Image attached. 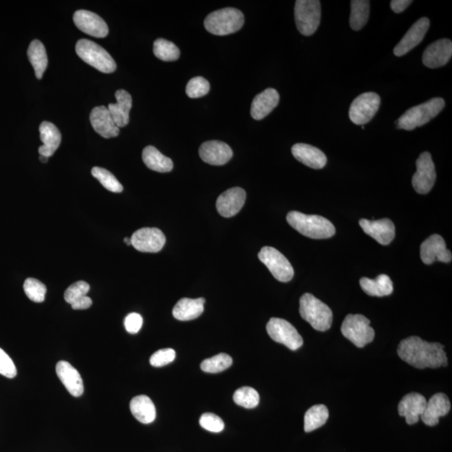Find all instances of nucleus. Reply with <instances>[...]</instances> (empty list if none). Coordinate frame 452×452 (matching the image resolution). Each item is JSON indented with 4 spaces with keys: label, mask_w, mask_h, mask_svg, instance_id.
<instances>
[{
    "label": "nucleus",
    "mask_w": 452,
    "mask_h": 452,
    "mask_svg": "<svg viewBox=\"0 0 452 452\" xmlns=\"http://www.w3.org/2000/svg\"><path fill=\"white\" fill-rule=\"evenodd\" d=\"M397 353L403 361L416 368H437L448 364L444 346L417 336L408 337L399 343Z\"/></svg>",
    "instance_id": "nucleus-1"
},
{
    "label": "nucleus",
    "mask_w": 452,
    "mask_h": 452,
    "mask_svg": "<svg viewBox=\"0 0 452 452\" xmlns=\"http://www.w3.org/2000/svg\"><path fill=\"white\" fill-rule=\"evenodd\" d=\"M286 220L293 229L308 238L328 239L336 233L334 225L328 219L319 215H308L298 211H291Z\"/></svg>",
    "instance_id": "nucleus-2"
},
{
    "label": "nucleus",
    "mask_w": 452,
    "mask_h": 452,
    "mask_svg": "<svg viewBox=\"0 0 452 452\" xmlns=\"http://www.w3.org/2000/svg\"><path fill=\"white\" fill-rule=\"evenodd\" d=\"M300 315L317 331L325 332L331 328L333 312L328 305L310 293L300 298Z\"/></svg>",
    "instance_id": "nucleus-3"
},
{
    "label": "nucleus",
    "mask_w": 452,
    "mask_h": 452,
    "mask_svg": "<svg viewBox=\"0 0 452 452\" xmlns=\"http://www.w3.org/2000/svg\"><path fill=\"white\" fill-rule=\"evenodd\" d=\"M445 107V101L441 98H434L408 109L397 121V128L411 130L421 127L436 117Z\"/></svg>",
    "instance_id": "nucleus-4"
},
{
    "label": "nucleus",
    "mask_w": 452,
    "mask_h": 452,
    "mask_svg": "<svg viewBox=\"0 0 452 452\" xmlns=\"http://www.w3.org/2000/svg\"><path fill=\"white\" fill-rule=\"evenodd\" d=\"M245 23V17L241 11L225 8L208 15L204 20V27L215 36H228L236 33Z\"/></svg>",
    "instance_id": "nucleus-5"
},
{
    "label": "nucleus",
    "mask_w": 452,
    "mask_h": 452,
    "mask_svg": "<svg viewBox=\"0 0 452 452\" xmlns=\"http://www.w3.org/2000/svg\"><path fill=\"white\" fill-rule=\"evenodd\" d=\"M78 56L86 64L103 73H112L116 71L117 64L111 55L101 46L93 41L81 39L76 45Z\"/></svg>",
    "instance_id": "nucleus-6"
},
{
    "label": "nucleus",
    "mask_w": 452,
    "mask_h": 452,
    "mask_svg": "<svg viewBox=\"0 0 452 452\" xmlns=\"http://www.w3.org/2000/svg\"><path fill=\"white\" fill-rule=\"evenodd\" d=\"M294 14L298 32L303 36H310L320 25L321 2L319 0H298Z\"/></svg>",
    "instance_id": "nucleus-7"
},
{
    "label": "nucleus",
    "mask_w": 452,
    "mask_h": 452,
    "mask_svg": "<svg viewBox=\"0 0 452 452\" xmlns=\"http://www.w3.org/2000/svg\"><path fill=\"white\" fill-rule=\"evenodd\" d=\"M371 321L361 314H349L343 320L341 332L356 347H364L375 338V333L371 326Z\"/></svg>",
    "instance_id": "nucleus-8"
},
{
    "label": "nucleus",
    "mask_w": 452,
    "mask_h": 452,
    "mask_svg": "<svg viewBox=\"0 0 452 452\" xmlns=\"http://www.w3.org/2000/svg\"><path fill=\"white\" fill-rule=\"evenodd\" d=\"M258 258L277 280L281 282H288L293 279V267L289 260L279 251L271 246H265L259 252Z\"/></svg>",
    "instance_id": "nucleus-9"
},
{
    "label": "nucleus",
    "mask_w": 452,
    "mask_h": 452,
    "mask_svg": "<svg viewBox=\"0 0 452 452\" xmlns=\"http://www.w3.org/2000/svg\"><path fill=\"white\" fill-rule=\"evenodd\" d=\"M267 331L274 341L281 343L291 350H298L303 345V339L298 330L284 319L272 317L268 321Z\"/></svg>",
    "instance_id": "nucleus-10"
},
{
    "label": "nucleus",
    "mask_w": 452,
    "mask_h": 452,
    "mask_svg": "<svg viewBox=\"0 0 452 452\" xmlns=\"http://www.w3.org/2000/svg\"><path fill=\"white\" fill-rule=\"evenodd\" d=\"M380 97L375 93H365L354 100L350 108V119L356 125L364 126L371 121L379 110Z\"/></svg>",
    "instance_id": "nucleus-11"
},
{
    "label": "nucleus",
    "mask_w": 452,
    "mask_h": 452,
    "mask_svg": "<svg viewBox=\"0 0 452 452\" xmlns=\"http://www.w3.org/2000/svg\"><path fill=\"white\" fill-rule=\"evenodd\" d=\"M416 172L412 178L413 188L420 194H427L432 190L437 180L436 168L428 152H425L416 160Z\"/></svg>",
    "instance_id": "nucleus-12"
},
{
    "label": "nucleus",
    "mask_w": 452,
    "mask_h": 452,
    "mask_svg": "<svg viewBox=\"0 0 452 452\" xmlns=\"http://www.w3.org/2000/svg\"><path fill=\"white\" fill-rule=\"evenodd\" d=\"M131 242L138 251L156 253L163 249L166 238L158 228H142L133 233Z\"/></svg>",
    "instance_id": "nucleus-13"
},
{
    "label": "nucleus",
    "mask_w": 452,
    "mask_h": 452,
    "mask_svg": "<svg viewBox=\"0 0 452 452\" xmlns=\"http://www.w3.org/2000/svg\"><path fill=\"white\" fill-rule=\"evenodd\" d=\"M420 258L425 265L441 262L449 263L451 262V252L446 249V241L439 234H432L420 246Z\"/></svg>",
    "instance_id": "nucleus-14"
},
{
    "label": "nucleus",
    "mask_w": 452,
    "mask_h": 452,
    "mask_svg": "<svg viewBox=\"0 0 452 452\" xmlns=\"http://www.w3.org/2000/svg\"><path fill=\"white\" fill-rule=\"evenodd\" d=\"M73 21L78 29L91 36L104 38L109 32L105 21L93 12L84 10L77 11L74 14Z\"/></svg>",
    "instance_id": "nucleus-15"
},
{
    "label": "nucleus",
    "mask_w": 452,
    "mask_h": 452,
    "mask_svg": "<svg viewBox=\"0 0 452 452\" xmlns=\"http://www.w3.org/2000/svg\"><path fill=\"white\" fill-rule=\"evenodd\" d=\"M246 199V191L239 187L226 190L217 199V211L221 216L230 218L241 211Z\"/></svg>",
    "instance_id": "nucleus-16"
},
{
    "label": "nucleus",
    "mask_w": 452,
    "mask_h": 452,
    "mask_svg": "<svg viewBox=\"0 0 452 452\" xmlns=\"http://www.w3.org/2000/svg\"><path fill=\"white\" fill-rule=\"evenodd\" d=\"M452 55V42L441 39L430 44L424 51L423 62L425 67L434 69L445 66Z\"/></svg>",
    "instance_id": "nucleus-17"
},
{
    "label": "nucleus",
    "mask_w": 452,
    "mask_h": 452,
    "mask_svg": "<svg viewBox=\"0 0 452 452\" xmlns=\"http://www.w3.org/2000/svg\"><path fill=\"white\" fill-rule=\"evenodd\" d=\"M430 27V20L427 17H423L416 21L410 29L408 30L405 36L399 42V44L394 47V54L398 58L405 55L412 49L420 44L427 33Z\"/></svg>",
    "instance_id": "nucleus-18"
},
{
    "label": "nucleus",
    "mask_w": 452,
    "mask_h": 452,
    "mask_svg": "<svg viewBox=\"0 0 452 452\" xmlns=\"http://www.w3.org/2000/svg\"><path fill=\"white\" fill-rule=\"evenodd\" d=\"M199 154L204 162L215 166L227 164L233 157L232 147L217 140L204 142L199 147Z\"/></svg>",
    "instance_id": "nucleus-19"
},
{
    "label": "nucleus",
    "mask_w": 452,
    "mask_h": 452,
    "mask_svg": "<svg viewBox=\"0 0 452 452\" xmlns=\"http://www.w3.org/2000/svg\"><path fill=\"white\" fill-rule=\"evenodd\" d=\"M359 225L365 233L375 239L380 245L390 244L395 237V226L390 219L380 220L361 219L359 220Z\"/></svg>",
    "instance_id": "nucleus-20"
},
{
    "label": "nucleus",
    "mask_w": 452,
    "mask_h": 452,
    "mask_svg": "<svg viewBox=\"0 0 452 452\" xmlns=\"http://www.w3.org/2000/svg\"><path fill=\"white\" fill-rule=\"evenodd\" d=\"M90 121L95 132L104 138H115L119 135L120 128L105 106L94 107L91 112Z\"/></svg>",
    "instance_id": "nucleus-21"
},
{
    "label": "nucleus",
    "mask_w": 452,
    "mask_h": 452,
    "mask_svg": "<svg viewBox=\"0 0 452 452\" xmlns=\"http://www.w3.org/2000/svg\"><path fill=\"white\" fill-rule=\"evenodd\" d=\"M55 371L60 380L74 397H80L84 394V380L80 373L71 364L60 361L56 364Z\"/></svg>",
    "instance_id": "nucleus-22"
},
{
    "label": "nucleus",
    "mask_w": 452,
    "mask_h": 452,
    "mask_svg": "<svg viewBox=\"0 0 452 452\" xmlns=\"http://www.w3.org/2000/svg\"><path fill=\"white\" fill-rule=\"evenodd\" d=\"M427 399L423 394L410 393L404 397L398 406L399 414L406 417L408 425H414L418 423L420 416L423 414Z\"/></svg>",
    "instance_id": "nucleus-23"
},
{
    "label": "nucleus",
    "mask_w": 452,
    "mask_h": 452,
    "mask_svg": "<svg viewBox=\"0 0 452 452\" xmlns=\"http://www.w3.org/2000/svg\"><path fill=\"white\" fill-rule=\"evenodd\" d=\"M451 411V402L446 394L438 393L434 394L427 403L421 420L428 427L438 425L439 418L446 416Z\"/></svg>",
    "instance_id": "nucleus-24"
},
{
    "label": "nucleus",
    "mask_w": 452,
    "mask_h": 452,
    "mask_svg": "<svg viewBox=\"0 0 452 452\" xmlns=\"http://www.w3.org/2000/svg\"><path fill=\"white\" fill-rule=\"evenodd\" d=\"M280 101L277 91L268 88L256 95L251 103V115L255 120H262L275 109Z\"/></svg>",
    "instance_id": "nucleus-25"
},
{
    "label": "nucleus",
    "mask_w": 452,
    "mask_h": 452,
    "mask_svg": "<svg viewBox=\"0 0 452 452\" xmlns=\"http://www.w3.org/2000/svg\"><path fill=\"white\" fill-rule=\"evenodd\" d=\"M292 154L299 162L312 168L321 169L327 164L328 159L324 152L306 143L293 145Z\"/></svg>",
    "instance_id": "nucleus-26"
},
{
    "label": "nucleus",
    "mask_w": 452,
    "mask_h": 452,
    "mask_svg": "<svg viewBox=\"0 0 452 452\" xmlns=\"http://www.w3.org/2000/svg\"><path fill=\"white\" fill-rule=\"evenodd\" d=\"M116 103H110L107 109L117 127L124 128L129 124V113L133 107V99L127 91H116Z\"/></svg>",
    "instance_id": "nucleus-27"
},
{
    "label": "nucleus",
    "mask_w": 452,
    "mask_h": 452,
    "mask_svg": "<svg viewBox=\"0 0 452 452\" xmlns=\"http://www.w3.org/2000/svg\"><path fill=\"white\" fill-rule=\"evenodd\" d=\"M41 140L43 145L39 147V154L50 158L58 149L62 142V133L53 124L43 121L40 126Z\"/></svg>",
    "instance_id": "nucleus-28"
},
{
    "label": "nucleus",
    "mask_w": 452,
    "mask_h": 452,
    "mask_svg": "<svg viewBox=\"0 0 452 452\" xmlns=\"http://www.w3.org/2000/svg\"><path fill=\"white\" fill-rule=\"evenodd\" d=\"M206 299L182 298L173 310V315L180 321H190L197 319L203 314Z\"/></svg>",
    "instance_id": "nucleus-29"
},
{
    "label": "nucleus",
    "mask_w": 452,
    "mask_h": 452,
    "mask_svg": "<svg viewBox=\"0 0 452 452\" xmlns=\"http://www.w3.org/2000/svg\"><path fill=\"white\" fill-rule=\"evenodd\" d=\"M359 282L364 292L372 297H385L392 294L394 291L393 282L385 274H381L375 280L363 277Z\"/></svg>",
    "instance_id": "nucleus-30"
},
{
    "label": "nucleus",
    "mask_w": 452,
    "mask_h": 452,
    "mask_svg": "<svg viewBox=\"0 0 452 452\" xmlns=\"http://www.w3.org/2000/svg\"><path fill=\"white\" fill-rule=\"evenodd\" d=\"M130 411L135 418L142 424H150L156 418L154 404L146 395H138L130 402Z\"/></svg>",
    "instance_id": "nucleus-31"
},
{
    "label": "nucleus",
    "mask_w": 452,
    "mask_h": 452,
    "mask_svg": "<svg viewBox=\"0 0 452 452\" xmlns=\"http://www.w3.org/2000/svg\"><path fill=\"white\" fill-rule=\"evenodd\" d=\"M142 161L146 166L159 173L171 172L173 168V161L161 154L154 146H147L142 151Z\"/></svg>",
    "instance_id": "nucleus-32"
},
{
    "label": "nucleus",
    "mask_w": 452,
    "mask_h": 452,
    "mask_svg": "<svg viewBox=\"0 0 452 452\" xmlns=\"http://www.w3.org/2000/svg\"><path fill=\"white\" fill-rule=\"evenodd\" d=\"M27 54L37 79L41 80L48 66V58L44 45L40 41H33L28 48Z\"/></svg>",
    "instance_id": "nucleus-33"
},
{
    "label": "nucleus",
    "mask_w": 452,
    "mask_h": 452,
    "mask_svg": "<svg viewBox=\"0 0 452 452\" xmlns=\"http://www.w3.org/2000/svg\"><path fill=\"white\" fill-rule=\"evenodd\" d=\"M329 417L328 408L324 405L312 406L304 416V430L312 432L323 427Z\"/></svg>",
    "instance_id": "nucleus-34"
},
{
    "label": "nucleus",
    "mask_w": 452,
    "mask_h": 452,
    "mask_svg": "<svg viewBox=\"0 0 452 452\" xmlns=\"http://www.w3.org/2000/svg\"><path fill=\"white\" fill-rule=\"evenodd\" d=\"M369 7H371V2L367 0H353L351 1L350 23L352 29L358 32L367 24L369 17Z\"/></svg>",
    "instance_id": "nucleus-35"
},
{
    "label": "nucleus",
    "mask_w": 452,
    "mask_h": 452,
    "mask_svg": "<svg viewBox=\"0 0 452 452\" xmlns=\"http://www.w3.org/2000/svg\"><path fill=\"white\" fill-rule=\"evenodd\" d=\"M154 53L164 62H175L180 58V51L173 42L158 39L154 43Z\"/></svg>",
    "instance_id": "nucleus-36"
},
{
    "label": "nucleus",
    "mask_w": 452,
    "mask_h": 452,
    "mask_svg": "<svg viewBox=\"0 0 452 452\" xmlns=\"http://www.w3.org/2000/svg\"><path fill=\"white\" fill-rule=\"evenodd\" d=\"M91 175L97 179L104 188L113 193H121L124 190L123 185L117 180L112 173L105 168L94 167L91 169Z\"/></svg>",
    "instance_id": "nucleus-37"
},
{
    "label": "nucleus",
    "mask_w": 452,
    "mask_h": 452,
    "mask_svg": "<svg viewBox=\"0 0 452 452\" xmlns=\"http://www.w3.org/2000/svg\"><path fill=\"white\" fill-rule=\"evenodd\" d=\"M234 401L238 406L252 408L258 406L260 402V395L255 389L251 387H242L234 394Z\"/></svg>",
    "instance_id": "nucleus-38"
},
{
    "label": "nucleus",
    "mask_w": 452,
    "mask_h": 452,
    "mask_svg": "<svg viewBox=\"0 0 452 452\" xmlns=\"http://www.w3.org/2000/svg\"><path fill=\"white\" fill-rule=\"evenodd\" d=\"M232 358L230 355L220 354L211 359L204 360L201 364V369L206 373H220L232 366Z\"/></svg>",
    "instance_id": "nucleus-39"
},
{
    "label": "nucleus",
    "mask_w": 452,
    "mask_h": 452,
    "mask_svg": "<svg viewBox=\"0 0 452 452\" xmlns=\"http://www.w3.org/2000/svg\"><path fill=\"white\" fill-rule=\"evenodd\" d=\"M24 291L29 300L34 303H42L45 301L46 286L41 281L28 278L24 284Z\"/></svg>",
    "instance_id": "nucleus-40"
},
{
    "label": "nucleus",
    "mask_w": 452,
    "mask_h": 452,
    "mask_svg": "<svg viewBox=\"0 0 452 452\" xmlns=\"http://www.w3.org/2000/svg\"><path fill=\"white\" fill-rule=\"evenodd\" d=\"M210 89V82L202 77H197L192 78L187 84L186 94L190 98H199L207 95Z\"/></svg>",
    "instance_id": "nucleus-41"
},
{
    "label": "nucleus",
    "mask_w": 452,
    "mask_h": 452,
    "mask_svg": "<svg viewBox=\"0 0 452 452\" xmlns=\"http://www.w3.org/2000/svg\"><path fill=\"white\" fill-rule=\"evenodd\" d=\"M90 291V286L88 282L80 281L69 286L66 293L64 294V298L69 304L78 301V300L86 297Z\"/></svg>",
    "instance_id": "nucleus-42"
},
{
    "label": "nucleus",
    "mask_w": 452,
    "mask_h": 452,
    "mask_svg": "<svg viewBox=\"0 0 452 452\" xmlns=\"http://www.w3.org/2000/svg\"><path fill=\"white\" fill-rule=\"evenodd\" d=\"M199 424L201 427L208 432L219 433L222 432L225 428V424L222 419L218 416L212 414V413H206L203 414L199 420Z\"/></svg>",
    "instance_id": "nucleus-43"
},
{
    "label": "nucleus",
    "mask_w": 452,
    "mask_h": 452,
    "mask_svg": "<svg viewBox=\"0 0 452 452\" xmlns=\"http://www.w3.org/2000/svg\"><path fill=\"white\" fill-rule=\"evenodd\" d=\"M175 355V351L172 349L160 350L151 356L150 364L154 367H163L172 363Z\"/></svg>",
    "instance_id": "nucleus-44"
},
{
    "label": "nucleus",
    "mask_w": 452,
    "mask_h": 452,
    "mask_svg": "<svg viewBox=\"0 0 452 452\" xmlns=\"http://www.w3.org/2000/svg\"><path fill=\"white\" fill-rule=\"evenodd\" d=\"M0 375L13 379L17 375V369L14 362L6 352L0 347Z\"/></svg>",
    "instance_id": "nucleus-45"
},
{
    "label": "nucleus",
    "mask_w": 452,
    "mask_h": 452,
    "mask_svg": "<svg viewBox=\"0 0 452 452\" xmlns=\"http://www.w3.org/2000/svg\"><path fill=\"white\" fill-rule=\"evenodd\" d=\"M142 321V317L140 314L133 312V314H130L126 317L124 321L125 328L128 333L135 334L140 331Z\"/></svg>",
    "instance_id": "nucleus-46"
},
{
    "label": "nucleus",
    "mask_w": 452,
    "mask_h": 452,
    "mask_svg": "<svg viewBox=\"0 0 452 452\" xmlns=\"http://www.w3.org/2000/svg\"><path fill=\"white\" fill-rule=\"evenodd\" d=\"M412 4L411 0H393L390 2L391 10L397 14L405 11Z\"/></svg>",
    "instance_id": "nucleus-47"
},
{
    "label": "nucleus",
    "mask_w": 452,
    "mask_h": 452,
    "mask_svg": "<svg viewBox=\"0 0 452 452\" xmlns=\"http://www.w3.org/2000/svg\"><path fill=\"white\" fill-rule=\"evenodd\" d=\"M91 305H93V301H91V299L88 295H86V297L72 303V307L74 310H88Z\"/></svg>",
    "instance_id": "nucleus-48"
},
{
    "label": "nucleus",
    "mask_w": 452,
    "mask_h": 452,
    "mask_svg": "<svg viewBox=\"0 0 452 452\" xmlns=\"http://www.w3.org/2000/svg\"><path fill=\"white\" fill-rule=\"evenodd\" d=\"M48 159H49V158L44 157V156H41L40 157L41 162L44 164L47 163Z\"/></svg>",
    "instance_id": "nucleus-49"
},
{
    "label": "nucleus",
    "mask_w": 452,
    "mask_h": 452,
    "mask_svg": "<svg viewBox=\"0 0 452 452\" xmlns=\"http://www.w3.org/2000/svg\"><path fill=\"white\" fill-rule=\"evenodd\" d=\"M124 242L127 243V245H128V246L132 245L131 239H130V238H128V237L125 238L124 239Z\"/></svg>",
    "instance_id": "nucleus-50"
}]
</instances>
